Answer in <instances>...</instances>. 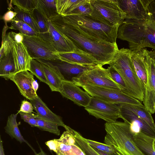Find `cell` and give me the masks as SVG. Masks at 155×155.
Segmentation results:
<instances>
[{"label": "cell", "mask_w": 155, "mask_h": 155, "mask_svg": "<svg viewBox=\"0 0 155 155\" xmlns=\"http://www.w3.org/2000/svg\"><path fill=\"white\" fill-rule=\"evenodd\" d=\"M58 30L64 35L80 50L94 57L99 64H109L119 50L112 44L89 36L74 25L66 22L58 15L50 20Z\"/></svg>", "instance_id": "1"}, {"label": "cell", "mask_w": 155, "mask_h": 155, "mask_svg": "<svg viewBox=\"0 0 155 155\" xmlns=\"http://www.w3.org/2000/svg\"><path fill=\"white\" fill-rule=\"evenodd\" d=\"M148 2L147 19H126L118 28L117 38L127 41L132 51L146 47L155 51V0H149Z\"/></svg>", "instance_id": "2"}, {"label": "cell", "mask_w": 155, "mask_h": 155, "mask_svg": "<svg viewBox=\"0 0 155 155\" xmlns=\"http://www.w3.org/2000/svg\"><path fill=\"white\" fill-rule=\"evenodd\" d=\"M132 51L123 48L116 52L109 66L113 67L123 79L127 94L143 101L145 87L136 72L131 58Z\"/></svg>", "instance_id": "3"}, {"label": "cell", "mask_w": 155, "mask_h": 155, "mask_svg": "<svg viewBox=\"0 0 155 155\" xmlns=\"http://www.w3.org/2000/svg\"><path fill=\"white\" fill-rule=\"evenodd\" d=\"M105 129L104 143L113 146L121 155H146L135 144L130 124L117 121L106 122Z\"/></svg>", "instance_id": "4"}, {"label": "cell", "mask_w": 155, "mask_h": 155, "mask_svg": "<svg viewBox=\"0 0 155 155\" xmlns=\"http://www.w3.org/2000/svg\"><path fill=\"white\" fill-rule=\"evenodd\" d=\"M64 21L77 26L92 38L116 44L118 25L112 27L97 20L90 15L62 16Z\"/></svg>", "instance_id": "5"}, {"label": "cell", "mask_w": 155, "mask_h": 155, "mask_svg": "<svg viewBox=\"0 0 155 155\" xmlns=\"http://www.w3.org/2000/svg\"><path fill=\"white\" fill-rule=\"evenodd\" d=\"M91 15L101 22L114 27L120 26L126 19L125 13L117 0H90Z\"/></svg>", "instance_id": "6"}, {"label": "cell", "mask_w": 155, "mask_h": 155, "mask_svg": "<svg viewBox=\"0 0 155 155\" xmlns=\"http://www.w3.org/2000/svg\"><path fill=\"white\" fill-rule=\"evenodd\" d=\"M72 81L79 87L87 86L103 87L123 91L122 87L111 78L107 68L99 64L74 78Z\"/></svg>", "instance_id": "7"}, {"label": "cell", "mask_w": 155, "mask_h": 155, "mask_svg": "<svg viewBox=\"0 0 155 155\" xmlns=\"http://www.w3.org/2000/svg\"><path fill=\"white\" fill-rule=\"evenodd\" d=\"M142 51L147 74L143 103L146 109L153 114L155 113V51L144 48Z\"/></svg>", "instance_id": "8"}, {"label": "cell", "mask_w": 155, "mask_h": 155, "mask_svg": "<svg viewBox=\"0 0 155 155\" xmlns=\"http://www.w3.org/2000/svg\"><path fill=\"white\" fill-rule=\"evenodd\" d=\"M23 35V43L26 47L32 59L50 61H57L60 59L58 52L51 44L45 41L38 35Z\"/></svg>", "instance_id": "9"}, {"label": "cell", "mask_w": 155, "mask_h": 155, "mask_svg": "<svg viewBox=\"0 0 155 155\" xmlns=\"http://www.w3.org/2000/svg\"><path fill=\"white\" fill-rule=\"evenodd\" d=\"M82 88L91 97L115 104H127L141 105L138 99L122 91L109 88L87 86Z\"/></svg>", "instance_id": "10"}, {"label": "cell", "mask_w": 155, "mask_h": 155, "mask_svg": "<svg viewBox=\"0 0 155 155\" xmlns=\"http://www.w3.org/2000/svg\"><path fill=\"white\" fill-rule=\"evenodd\" d=\"M85 109L91 115L107 123L116 122L120 118L119 106L92 97Z\"/></svg>", "instance_id": "11"}, {"label": "cell", "mask_w": 155, "mask_h": 155, "mask_svg": "<svg viewBox=\"0 0 155 155\" xmlns=\"http://www.w3.org/2000/svg\"><path fill=\"white\" fill-rule=\"evenodd\" d=\"M36 60L51 68L63 81H72L74 78L96 66L71 64L61 60L50 61L42 59Z\"/></svg>", "instance_id": "12"}, {"label": "cell", "mask_w": 155, "mask_h": 155, "mask_svg": "<svg viewBox=\"0 0 155 155\" xmlns=\"http://www.w3.org/2000/svg\"><path fill=\"white\" fill-rule=\"evenodd\" d=\"M48 31L38 35L51 44L58 52H75L80 50L64 35L58 30L50 21H48Z\"/></svg>", "instance_id": "13"}, {"label": "cell", "mask_w": 155, "mask_h": 155, "mask_svg": "<svg viewBox=\"0 0 155 155\" xmlns=\"http://www.w3.org/2000/svg\"><path fill=\"white\" fill-rule=\"evenodd\" d=\"M125 13L126 19L145 20L148 19L147 0H117Z\"/></svg>", "instance_id": "14"}, {"label": "cell", "mask_w": 155, "mask_h": 155, "mask_svg": "<svg viewBox=\"0 0 155 155\" xmlns=\"http://www.w3.org/2000/svg\"><path fill=\"white\" fill-rule=\"evenodd\" d=\"M7 35L15 65V73L23 71H29L32 58L25 45L23 42H15L8 33Z\"/></svg>", "instance_id": "15"}, {"label": "cell", "mask_w": 155, "mask_h": 155, "mask_svg": "<svg viewBox=\"0 0 155 155\" xmlns=\"http://www.w3.org/2000/svg\"><path fill=\"white\" fill-rule=\"evenodd\" d=\"M60 93L63 97L84 107L89 104L92 97L72 81H62Z\"/></svg>", "instance_id": "16"}, {"label": "cell", "mask_w": 155, "mask_h": 155, "mask_svg": "<svg viewBox=\"0 0 155 155\" xmlns=\"http://www.w3.org/2000/svg\"><path fill=\"white\" fill-rule=\"evenodd\" d=\"M34 75L28 71H23L16 73L7 79L13 81L17 86L21 95L30 100L37 98L38 96L33 89L32 82Z\"/></svg>", "instance_id": "17"}, {"label": "cell", "mask_w": 155, "mask_h": 155, "mask_svg": "<svg viewBox=\"0 0 155 155\" xmlns=\"http://www.w3.org/2000/svg\"><path fill=\"white\" fill-rule=\"evenodd\" d=\"M120 118L124 122L130 124L133 131L139 130L144 134L155 138V133L149 125L142 118L130 110L120 105Z\"/></svg>", "instance_id": "18"}, {"label": "cell", "mask_w": 155, "mask_h": 155, "mask_svg": "<svg viewBox=\"0 0 155 155\" xmlns=\"http://www.w3.org/2000/svg\"><path fill=\"white\" fill-rule=\"evenodd\" d=\"M60 60L68 63L77 64L96 66L97 60L90 55L81 50L75 52H58Z\"/></svg>", "instance_id": "19"}, {"label": "cell", "mask_w": 155, "mask_h": 155, "mask_svg": "<svg viewBox=\"0 0 155 155\" xmlns=\"http://www.w3.org/2000/svg\"><path fill=\"white\" fill-rule=\"evenodd\" d=\"M30 101L37 113L38 117L55 123L59 126L65 127L66 125L64 123L62 118L53 112L38 96L37 98Z\"/></svg>", "instance_id": "20"}, {"label": "cell", "mask_w": 155, "mask_h": 155, "mask_svg": "<svg viewBox=\"0 0 155 155\" xmlns=\"http://www.w3.org/2000/svg\"><path fill=\"white\" fill-rule=\"evenodd\" d=\"M18 114H12L8 118L6 126L5 127V132L12 138H14L21 143H25L33 150L35 155L37 153L32 146L25 140L21 134L18 126L16 118Z\"/></svg>", "instance_id": "21"}, {"label": "cell", "mask_w": 155, "mask_h": 155, "mask_svg": "<svg viewBox=\"0 0 155 155\" xmlns=\"http://www.w3.org/2000/svg\"><path fill=\"white\" fill-rule=\"evenodd\" d=\"M134 141L140 150L146 155H155L153 143L154 138L144 134L140 130L134 132Z\"/></svg>", "instance_id": "22"}, {"label": "cell", "mask_w": 155, "mask_h": 155, "mask_svg": "<svg viewBox=\"0 0 155 155\" xmlns=\"http://www.w3.org/2000/svg\"><path fill=\"white\" fill-rule=\"evenodd\" d=\"M131 58L136 74L145 87L147 81V74L142 49L132 51Z\"/></svg>", "instance_id": "23"}, {"label": "cell", "mask_w": 155, "mask_h": 155, "mask_svg": "<svg viewBox=\"0 0 155 155\" xmlns=\"http://www.w3.org/2000/svg\"><path fill=\"white\" fill-rule=\"evenodd\" d=\"M36 9L48 21L59 15L56 0H38Z\"/></svg>", "instance_id": "24"}, {"label": "cell", "mask_w": 155, "mask_h": 155, "mask_svg": "<svg viewBox=\"0 0 155 155\" xmlns=\"http://www.w3.org/2000/svg\"><path fill=\"white\" fill-rule=\"evenodd\" d=\"M41 64L47 84L52 91L60 92L62 80L51 68L46 64Z\"/></svg>", "instance_id": "25"}, {"label": "cell", "mask_w": 155, "mask_h": 155, "mask_svg": "<svg viewBox=\"0 0 155 155\" xmlns=\"http://www.w3.org/2000/svg\"><path fill=\"white\" fill-rule=\"evenodd\" d=\"M16 68L11 51L0 58V76L7 80L8 77L15 73Z\"/></svg>", "instance_id": "26"}, {"label": "cell", "mask_w": 155, "mask_h": 155, "mask_svg": "<svg viewBox=\"0 0 155 155\" xmlns=\"http://www.w3.org/2000/svg\"><path fill=\"white\" fill-rule=\"evenodd\" d=\"M134 113L146 122L155 133V123L151 113L143 105H134L127 104H120Z\"/></svg>", "instance_id": "27"}, {"label": "cell", "mask_w": 155, "mask_h": 155, "mask_svg": "<svg viewBox=\"0 0 155 155\" xmlns=\"http://www.w3.org/2000/svg\"><path fill=\"white\" fill-rule=\"evenodd\" d=\"M84 0H56L57 12L62 16L69 15L70 12Z\"/></svg>", "instance_id": "28"}, {"label": "cell", "mask_w": 155, "mask_h": 155, "mask_svg": "<svg viewBox=\"0 0 155 155\" xmlns=\"http://www.w3.org/2000/svg\"><path fill=\"white\" fill-rule=\"evenodd\" d=\"M70 131L74 137L76 145L79 147L85 155H100L90 145L84 137L79 132L70 127Z\"/></svg>", "instance_id": "29"}, {"label": "cell", "mask_w": 155, "mask_h": 155, "mask_svg": "<svg viewBox=\"0 0 155 155\" xmlns=\"http://www.w3.org/2000/svg\"><path fill=\"white\" fill-rule=\"evenodd\" d=\"M14 11L17 12V14L13 20H20L25 23L35 32L39 33V29L32 13L21 10L16 7L14 8Z\"/></svg>", "instance_id": "30"}, {"label": "cell", "mask_w": 155, "mask_h": 155, "mask_svg": "<svg viewBox=\"0 0 155 155\" xmlns=\"http://www.w3.org/2000/svg\"><path fill=\"white\" fill-rule=\"evenodd\" d=\"M9 28L18 31L20 33L27 35H33L38 34L29 25L20 20H13Z\"/></svg>", "instance_id": "31"}, {"label": "cell", "mask_w": 155, "mask_h": 155, "mask_svg": "<svg viewBox=\"0 0 155 155\" xmlns=\"http://www.w3.org/2000/svg\"><path fill=\"white\" fill-rule=\"evenodd\" d=\"M35 118L36 119L38 124V127L42 130L48 131L57 135H60V130L58 128V125L54 123L38 117L35 114Z\"/></svg>", "instance_id": "32"}, {"label": "cell", "mask_w": 155, "mask_h": 155, "mask_svg": "<svg viewBox=\"0 0 155 155\" xmlns=\"http://www.w3.org/2000/svg\"><path fill=\"white\" fill-rule=\"evenodd\" d=\"M56 154V155H85L78 146L68 145L59 142Z\"/></svg>", "instance_id": "33"}, {"label": "cell", "mask_w": 155, "mask_h": 155, "mask_svg": "<svg viewBox=\"0 0 155 155\" xmlns=\"http://www.w3.org/2000/svg\"><path fill=\"white\" fill-rule=\"evenodd\" d=\"M12 3L21 10L33 13L37 9L38 0H12Z\"/></svg>", "instance_id": "34"}, {"label": "cell", "mask_w": 155, "mask_h": 155, "mask_svg": "<svg viewBox=\"0 0 155 155\" xmlns=\"http://www.w3.org/2000/svg\"><path fill=\"white\" fill-rule=\"evenodd\" d=\"M29 71L37 77L40 81L47 84V80L42 69V64L40 62L32 59Z\"/></svg>", "instance_id": "35"}, {"label": "cell", "mask_w": 155, "mask_h": 155, "mask_svg": "<svg viewBox=\"0 0 155 155\" xmlns=\"http://www.w3.org/2000/svg\"><path fill=\"white\" fill-rule=\"evenodd\" d=\"M86 139L90 145L106 152L110 155H121L113 146L94 140Z\"/></svg>", "instance_id": "36"}, {"label": "cell", "mask_w": 155, "mask_h": 155, "mask_svg": "<svg viewBox=\"0 0 155 155\" xmlns=\"http://www.w3.org/2000/svg\"><path fill=\"white\" fill-rule=\"evenodd\" d=\"M92 12L90 0H84L81 3L70 12L69 15H89Z\"/></svg>", "instance_id": "37"}, {"label": "cell", "mask_w": 155, "mask_h": 155, "mask_svg": "<svg viewBox=\"0 0 155 155\" xmlns=\"http://www.w3.org/2000/svg\"><path fill=\"white\" fill-rule=\"evenodd\" d=\"M34 18L38 27L39 33H44L48 31V21L35 9L32 13Z\"/></svg>", "instance_id": "38"}, {"label": "cell", "mask_w": 155, "mask_h": 155, "mask_svg": "<svg viewBox=\"0 0 155 155\" xmlns=\"http://www.w3.org/2000/svg\"><path fill=\"white\" fill-rule=\"evenodd\" d=\"M107 69L112 80L122 87L124 92L127 94L125 84L119 73L113 67L111 66H109Z\"/></svg>", "instance_id": "39"}, {"label": "cell", "mask_w": 155, "mask_h": 155, "mask_svg": "<svg viewBox=\"0 0 155 155\" xmlns=\"http://www.w3.org/2000/svg\"><path fill=\"white\" fill-rule=\"evenodd\" d=\"M64 131L58 139L59 142L68 145H74L76 143L75 139L70 132L69 127L66 125Z\"/></svg>", "instance_id": "40"}, {"label": "cell", "mask_w": 155, "mask_h": 155, "mask_svg": "<svg viewBox=\"0 0 155 155\" xmlns=\"http://www.w3.org/2000/svg\"><path fill=\"white\" fill-rule=\"evenodd\" d=\"M21 117L25 122L28 123L32 127H38V124L35 118V114L32 113H26L21 112H18Z\"/></svg>", "instance_id": "41"}, {"label": "cell", "mask_w": 155, "mask_h": 155, "mask_svg": "<svg viewBox=\"0 0 155 155\" xmlns=\"http://www.w3.org/2000/svg\"><path fill=\"white\" fill-rule=\"evenodd\" d=\"M34 109L32 104L27 101L24 100L21 103L20 109L18 112H21L26 113H32Z\"/></svg>", "instance_id": "42"}, {"label": "cell", "mask_w": 155, "mask_h": 155, "mask_svg": "<svg viewBox=\"0 0 155 155\" xmlns=\"http://www.w3.org/2000/svg\"><path fill=\"white\" fill-rule=\"evenodd\" d=\"M17 14V12L9 10L2 16V19L5 24L7 22H12Z\"/></svg>", "instance_id": "43"}, {"label": "cell", "mask_w": 155, "mask_h": 155, "mask_svg": "<svg viewBox=\"0 0 155 155\" xmlns=\"http://www.w3.org/2000/svg\"><path fill=\"white\" fill-rule=\"evenodd\" d=\"M51 150L54 152L56 154L58 146L59 141L58 139H54L48 140L45 143Z\"/></svg>", "instance_id": "44"}, {"label": "cell", "mask_w": 155, "mask_h": 155, "mask_svg": "<svg viewBox=\"0 0 155 155\" xmlns=\"http://www.w3.org/2000/svg\"><path fill=\"white\" fill-rule=\"evenodd\" d=\"M12 39L16 42L21 43L23 42L24 40L23 35L20 32L16 33L12 31L8 33Z\"/></svg>", "instance_id": "45"}, {"label": "cell", "mask_w": 155, "mask_h": 155, "mask_svg": "<svg viewBox=\"0 0 155 155\" xmlns=\"http://www.w3.org/2000/svg\"><path fill=\"white\" fill-rule=\"evenodd\" d=\"M32 86L34 90L36 92L38 88L39 85L37 81L34 79L32 81Z\"/></svg>", "instance_id": "46"}, {"label": "cell", "mask_w": 155, "mask_h": 155, "mask_svg": "<svg viewBox=\"0 0 155 155\" xmlns=\"http://www.w3.org/2000/svg\"><path fill=\"white\" fill-rule=\"evenodd\" d=\"M0 155H5L3 145V141L0 137Z\"/></svg>", "instance_id": "47"}, {"label": "cell", "mask_w": 155, "mask_h": 155, "mask_svg": "<svg viewBox=\"0 0 155 155\" xmlns=\"http://www.w3.org/2000/svg\"><path fill=\"white\" fill-rule=\"evenodd\" d=\"M93 149L97 152L100 155H110L106 152L101 151L97 148L91 146Z\"/></svg>", "instance_id": "48"}, {"label": "cell", "mask_w": 155, "mask_h": 155, "mask_svg": "<svg viewBox=\"0 0 155 155\" xmlns=\"http://www.w3.org/2000/svg\"><path fill=\"white\" fill-rule=\"evenodd\" d=\"M40 149V152L35 155H48L42 149L39 147Z\"/></svg>", "instance_id": "49"}, {"label": "cell", "mask_w": 155, "mask_h": 155, "mask_svg": "<svg viewBox=\"0 0 155 155\" xmlns=\"http://www.w3.org/2000/svg\"><path fill=\"white\" fill-rule=\"evenodd\" d=\"M153 150L155 151V138L154 139L153 141Z\"/></svg>", "instance_id": "50"}, {"label": "cell", "mask_w": 155, "mask_h": 155, "mask_svg": "<svg viewBox=\"0 0 155 155\" xmlns=\"http://www.w3.org/2000/svg\"></svg>", "instance_id": "51"}, {"label": "cell", "mask_w": 155, "mask_h": 155, "mask_svg": "<svg viewBox=\"0 0 155 155\" xmlns=\"http://www.w3.org/2000/svg\"></svg>", "instance_id": "52"}]
</instances>
